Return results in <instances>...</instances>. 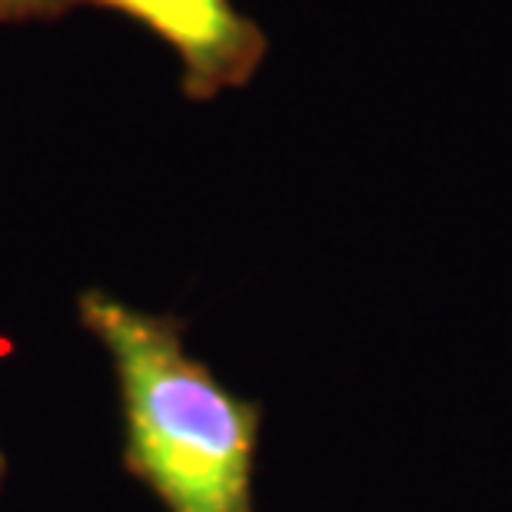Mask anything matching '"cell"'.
I'll return each instance as SVG.
<instances>
[{"instance_id":"obj_1","label":"cell","mask_w":512,"mask_h":512,"mask_svg":"<svg viewBox=\"0 0 512 512\" xmlns=\"http://www.w3.org/2000/svg\"><path fill=\"white\" fill-rule=\"evenodd\" d=\"M77 323L114 373L124 469L163 512H256L253 473L263 409L187 346V323L120 300L77 293Z\"/></svg>"},{"instance_id":"obj_2","label":"cell","mask_w":512,"mask_h":512,"mask_svg":"<svg viewBox=\"0 0 512 512\" xmlns=\"http://www.w3.org/2000/svg\"><path fill=\"white\" fill-rule=\"evenodd\" d=\"M124 10L177 50L183 97L207 104L223 90L247 87L270 40L230 0H87Z\"/></svg>"},{"instance_id":"obj_3","label":"cell","mask_w":512,"mask_h":512,"mask_svg":"<svg viewBox=\"0 0 512 512\" xmlns=\"http://www.w3.org/2000/svg\"><path fill=\"white\" fill-rule=\"evenodd\" d=\"M87 4V0H0V20H37V17H60L70 7Z\"/></svg>"},{"instance_id":"obj_4","label":"cell","mask_w":512,"mask_h":512,"mask_svg":"<svg viewBox=\"0 0 512 512\" xmlns=\"http://www.w3.org/2000/svg\"><path fill=\"white\" fill-rule=\"evenodd\" d=\"M4 489H7V456L0 449V503H4Z\"/></svg>"}]
</instances>
